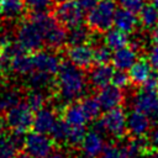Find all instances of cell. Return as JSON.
I'll return each instance as SVG.
<instances>
[{"label":"cell","mask_w":158,"mask_h":158,"mask_svg":"<svg viewBox=\"0 0 158 158\" xmlns=\"http://www.w3.org/2000/svg\"><path fill=\"white\" fill-rule=\"evenodd\" d=\"M56 79L57 95L62 102L77 101L86 93V75L83 69L75 67L69 60L62 62Z\"/></svg>","instance_id":"obj_1"},{"label":"cell","mask_w":158,"mask_h":158,"mask_svg":"<svg viewBox=\"0 0 158 158\" xmlns=\"http://www.w3.org/2000/svg\"><path fill=\"white\" fill-rule=\"evenodd\" d=\"M54 21L56 19L46 11L33 12L28 19L19 25L16 41L25 51L41 49L44 43V32Z\"/></svg>","instance_id":"obj_2"},{"label":"cell","mask_w":158,"mask_h":158,"mask_svg":"<svg viewBox=\"0 0 158 158\" xmlns=\"http://www.w3.org/2000/svg\"><path fill=\"white\" fill-rule=\"evenodd\" d=\"M116 9V2L114 0H98L96 5L88 11L86 22L89 28L98 32L109 30L112 26Z\"/></svg>","instance_id":"obj_3"},{"label":"cell","mask_w":158,"mask_h":158,"mask_svg":"<svg viewBox=\"0 0 158 158\" xmlns=\"http://www.w3.org/2000/svg\"><path fill=\"white\" fill-rule=\"evenodd\" d=\"M94 130L107 133L111 137L121 138L126 132V112L118 106L106 110L102 117L94 125Z\"/></svg>","instance_id":"obj_4"},{"label":"cell","mask_w":158,"mask_h":158,"mask_svg":"<svg viewBox=\"0 0 158 158\" xmlns=\"http://www.w3.org/2000/svg\"><path fill=\"white\" fill-rule=\"evenodd\" d=\"M7 127L16 132H26L32 127L33 111L26 102H19L4 114Z\"/></svg>","instance_id":"obj_5"},{"label":"cell","mask_w":158,"mask_h":158,"mask_svg":"<svg viewBox=\"0 0 158 158\" xmlns=\"http://www.w3.org/2000/svg\"><path fill=\"white\" fill-rule=\"evenodd\" d=\"M23 148L32 158H44L53 152L54 142L48 135L33 131L25 135Z\"/></svg>","instance_id":"obj_6"},{"label":"cell","mask_w":158,"mask_h":158,"mask_svg":"<svg viewBox=\"0 0 158 158\" xmlns=\"http://www.w3.org/2000/svg\"><path fill=\"white\" fill-rule=\"evenodd\" d=\"M84 14L85 12L80 9L77 0H67L64 2L57 4V7L54 10V19L62 26L72 28L83 23Z\"/></svg>","instance_id":"obj_7"},{"label":"cell","mask_w":158,"mask_h":158,"mask_svg":"<svg viewBox=\"0 0 158 158\" xmlns=\"http://www.w3.org/2000/svg\"><path fill=\"white\" fill-rule=\"evenodd\" d=\"M133 109L139 110L149 117H158V91L151 89H141L132 98Z\"/></svg>","instance_id":"obj_8"},{"label":"cell","mask_w":158,"mask_h":158,"mask_svg":"<svg viewBox=\"0 0 158 158\" xmlns=\"http://www.w3.org/2000/svg\"><path fill=\"white\" fill-rule=\"evenodd\" d=\"M32 59V65L33 70L43 72L47 74H56L59 69L60 65V58L58 57L57 53L53 51H47V49H37L35 53L31 56Z\"/></svg>","instance_id":"obj_9"},{"label":"cell","mask_w":158,"mask_h":158,"mask_svg":"<svg viewBox=\"0 0 158 158\" xmlns=\"http://www.w3.org/2000/svg\"><path fill=\"white\" fill-rule=\"evenodd\" d=\"M151 128V117L139 110H131L126 115V130L132 137L142 138Z\"/></svg>","instance_id":"obj_10"},{"label":"cell","mask_w":158,"mask_h":158,"mask_svg":"<svg viewBox=\"0 0 158 158\" xmlns=\"http://www.w3.org/2000/svg\"><path fill=\"white\" fill-rule=\"evenodd\" d=\"M68 60L80 69H88L94 63V48L88 43L69 46L67 51Z\"/></svg>","instance_id":"obj_11"},{"label":"cell","mask_w":158,"mask_h":158,"mask_svg":"<svg viewBox=\"0 0 158 158\" xmlns=\"http://www.w3.org/2000/svg\"><path fill=\"white\" fill-rule=\"evenodd\" d=\"M79 146L83 152V156L88 158H98L105 147V139L101 132L91 130L85 132Z\"/></svg>","instance_id":"obj_12"},{"label":"cell","mask_w":158,"mask_h":158,"mask_svg":"<svg viewBox=\"0 0 158 158\" xmlns=\"http://www.w3.org/2000/svg\"><path fill=\"white\" fill-rule=\"evenodd\" d=\"M96 99L101 106V110H110L121 106L123 102V93L122 89L115 86L114 84H107L104 88L99 89V93L96 95Z\"/></svg>","instance_id":"obj_13"},{"label":"cell","mask_w":158,"mask_h":158,"mask_svg":"<svg viewBox=\"0 0 158 158\" xmlns=\"http://www.w3.org/2000/svg\"><path fill=\"white\" fill-rule=\"evenodd\" d=\"M25 133L12 131V133L0 135V158H14L17 151L23 147Z\"/></svg>","instance_id":"obj_14"},{"label":"cell","mask_w":158,"mask_h":158,"mask_svg":"<svg viewBox=\"0 0 158 158\" xmlns=\"http://www.w3.org/2000/svg\"><path fill=\"white\" fill-rule=\"evenodd\" d=\"M57 120L58 118H57L56 111L52 107L43 106V107L38 109L37 111H35V114H33V118H32L33 131L48 135L51 132V130L53 128L54 123L57 122Z\"/></svg>","instance_id":"obj_15"},{"label":"cell","mask_w":158,"mask_h":158,"mask_svg":"<svg viewBox=\"0 0 158 158\" xmlns=\"http://www.w3.org/2000/svg\"><path fill=\"white\" fill-rule=\"evenodd\" d=\"M138 59V49L135 46H123L112 52L111 62L118 70H128L130 67Z\"/></svg>","instance_id":"obj_16"},{"label":"cell","mask_w":158,"mask_h":158,"mask_svg":"<svg viewBox=\"0 0 158 158\" xmlns=\"http://www.w3.org/2000/svg\"><path fill=\"white\" fill-rule=\"evenodd\" d=\"M114 68L106 63V64H96L95 67L90 68L89 74L86 77L88 83L90 84L91 88L94 89H101L105 85L111 83L112 74H114Z\"/></svg>","instance_id":"obj_17"},{"label":"cell","mask_w":158,"mask_h":158,"mask_svg":"<svg viewBox=\"0 0 158 158\" xmlns=\"http://www.w3.org/2000/svg\"><path fill=\"white\" fill-rule=\"evenodd\" d=\"M139 23V20L137 17V14L132 12V11H128L126 9H116V12H115V16H114V22L112 25L123 31L125 33H132L137 26Z\"/></svg>","instance_id":"obj_18"},{"label":"cell","mask_w":158,"mask_h":158,"mask_svg":"<svg viewBox=\"0 0 158 158\" xmlns=\"http://www.w3.org/2000/svg\"><path fill=\"white\" fill-rule=\"evenodd\" d=\"M44 43L51 49H59L67 43V30L57 20L46 30Z\"/></svg>","instance_id":"obj_19"},{"label":"cell","mask_w":158,"mask_h":158,"mask_svg":"<svg viewBox=\"0 0 158 158\" xmlns=\"http://www.w3.org/2000/svg\"><path fill=\"white\" fill-rule=\"evenodd\" d=\"M63 120L69 126H85L89 120L80 105V102H68L63 109Z\"/></svg>","instance_id":"obj_20"},{"label":"cell","mask_w":158,"mask_h":158,"mask_svg":"<svg viewBox=\"0 0 158 158\" xmlns=\"http://www.w3.org/2000/svg\"><path fill=\"white\" fill-rule=\"evenodd\" d=\"M152 65L147 59H137L128 69V78L130 81L135 85H143L149 75L153 73Z\"/></svg>","instance_id":"obj_21"},{"label":"cell","mask_w":158,"mask_h":158,"mask_svg":"<svg viewBox=\"0 0 158 158\" xmlns=\"http://www.w3.org/2000/svg\"><path fill=\"white\" fill-rule=\"evenodd\" d=\"M26 5L23 0H1V16L7 21H15L23 16Z\"/></svg>","instance_id":"obj_22"},{"label":"cell","mask_w":158,"mask_h":158,"mask_svg":"<svg viewBox=\"0 0 158 158\" xmlns=\"http://www.w3.org/2000/svg\"><path fill=\"white\" fill-rule=\"evenodd\" d=\"M7 65H9V69L17 75H27L33 70L31 56H27L26 52L10 58L7 62Z\"/></svg>","instance_id":"obj_23"},{"label":"cell","mask_w":158,"mask_h":158,"mask_svg":"<svg viewBox=\"0 0 158 158\" xmlns=\"http://www.w3.org/2000/svg\"><path fill=\"white\" fill-rule=\"evenodd\" d=\"M104 44L107 46L111 51H115L117 48H121L126 44H128V33H125L123 31L118 28H109L104 33Z\"/></svg>","instance_id":"obj_24"},{"label":"cell","mask_w":158,"mask_h":158,"mask_svg":"<svg viewBox=\"0 0 158 158\" xmlns=\"http://www.w3.org/2000/svg\"><path fill=\"white\" fill-rule=\"evenodd\" d=\"M21 101V91L17 88L7 86L0 89V115Z\"/></svg>","instance_id":"obj_25"},{"label":"cell","mask_w":158,"mask_h":158,"mask_svg":"<svg viewBox=\"0 0 158 158\" xmlns=\"http://www.w3.org/2000/svg\"><path fill=\"white\" fill-rule=\"evenodd\" d=\"M27 85L30 86V89H40V90H46L48 89L52 83V75L43 73V72H38V70H32L30 74H27Z\"/></svg>","instance_id":"obj_26"},{"label":"cell","mask_w":158,"mask_h":158,"mask_svg":"<svg viewBox=\"0 0 158 158\" xmlns=\"http://www.w3.org/2000/svg\"><path fill=\"white\" fill-rule=\"evenodd\" d=\"M90 38H91L90 30L81 25L74 26V27L69 28V31H67V43L69 46L88 43V41Z\"/></svg>","instance_id":"obj_27"},{"label":"cell","mask_w":158,"mask_h":158,"mask_svg":"<svg viewBox=\"0 0 158 158\" xmlns=\"http://www.w3.org/2000/svg\"><path fill=\"white\" fill-rule=\"evenodd\" d=\"M139 14V22L143 25L146 28H154L158 25V9L154 7L152 4L146 5L141 9Z\"/></svg>","instance_id":"obj_28"},{"label":"cell","mask_w":158,"mask_h":158,"mask_svg":"<svg viewBox=\"0 0 158 158\" xmlns=\"http://www.w3.org/2000/svg\"><path fill=\"white\" fill-rule=\"evenodd\" d=\"M120 148L123 158H139L144 151V143L139 137H135L133 139L123 143Z\"/></svg>","instance_id":"obj_29"},{"label":"cell","mask_w":158,"mask_h":158,"mask_svg":"<svg viewBox=\"0 0 158 158\" xmlns=\"http://www.w3.org/2000/svg\"><path fill=\"white\" fill-rule=\"evenodd\" d=\"M88 120H96L100 116L101 112V106L96 99V96H85L83 98L81 102H80Z\"/></svg>","instance_id":"obj_30"},{"label":"cell","mask_w":158,"mask_h":158,"mask_svg":"<svg viewBox=\"0 0 158 158\" xmlns=\"http://www.w3.org/2000/svg\"><path fill=\"white\" fill-rule=\"evenodd\" d=\"M69 128H70V126L64 120H57V122L54 123L53 128L49 132L51 138L53 139V142L54 143H58V144L67 143Z\"/></svg>","instance_id":"obj_31"},{"label":"cell","mask_w":158,"mask_h":158,"mask_svg":"<svg viewBox=\"0 0 158 158\" xmlns=\"http://www.w3.org/2000/svg\"><path fill=\"white\" fill-rule=\"evenodd\" d=\"M32 111H37L38 109L46 106L47 104V95L44 93V90H40V89H31V91H28L27 96H26V101H25Z\"/></svg>","instance_id":"obj_32"},{"label":"cell","mask_w":158,"mask_h":158,"mask_svg":"<svg viewBox=\"0 0 158 158\" xmlns=\"http://www.w3.org/2000/svg\"><path fill=\"white\" fill-rule=\"evenodd\" d=\"M85 132H86L85 126H70L68 138H67V143L72 147L79 146L84 135H85Z\"/></svg>","instance_id":"obj_33"},{"label":"cell","mask_w":158,"mask_h":158,"mask_svg":"<svg viewBox=\"0 0 158 158\" xmlns=\"http://www.w3.org/2000/svg\"><path fill=\"white\" fill-rule=\"evenodd\" d=\"M112 52L111 49L105 44H99L94 48V62L96 64H106L111 60Z\"/></svg>","instance_id":"obj_34"},{"label":"cell","mask_w":158,"mask_h":158,"mask_svg":"<svg viewBox=\"0 0 158 158\" xmlns=\"http://www.w3.org/2000/svg\"><path fill=\"white\" fill-rule=\"evenodd\" d=\"M111 84H114L115 86H117L120 89L126 88L130 84V78H128V74L126 73V70L116 69V72H114V74H112Z\"/></svg>","instance_id":"obj_35"},{"label":"cell","mask_w":158,"mask_h":158,"mask_svg":"<svg viewBox=\"0 0 158 158\" xmlns=\"http://www.w3.org/2000/svg\"><path fill=\"white\" fill-rule=\"evenodd\" d=\"M23 2L26 7H28L33 12L46 11L52 5V0H23Z\"/></svg>","instance_id":"obj_36"},{"label":"cell","mask_w":158,"mask_h":158,"mask_svg":"<svg viewBox=\"0 0 158 158\" xmlns=\"http://www.w3.org/2000/svg\"><path fill=\"white\" fill-rule=\"evenodd\" d=\"M98 158H123L121 148L115 144H105Z\"/></svg>","instance_id":"obj_37"},{"label":"cell","mask_w":158,"mask_h":158,"mask_svg":"<svg viewBox=\"0 0 158 158\" xmlns=\"http://www.w3.org/2000/svg\"><path fill=\"white\" fill-rule=\"evenodd\" d=\"M118 4L122 9L138 14L141 9L144 6V0H118Z\"/></svg>","instance_id":"obj_38"},{"label":"cell","mask_w":158,"mask_h":158,"mask_svg":"<svg viewBox=\"0 0 158 158\" xmlns=\"http://www.w3.org/2000/svg\"><path fill=\"white\" fill-rule=\"evenodd\" d=\"M147 60L149 62V64L152 65V68H154L156 70H158V44L154 43V44L149 48Z\"/></svg>","instance_id":"obj_39"},{"label":"cell","mask_w":158,"mask_h":158,"mask_svg":"<svg viewBox=\"0 0 158 158\" xmlns=\"http://www.w3.org/2000/svg\"><path fill=\"white\" fill-rule=\"evenodd\" d=\"M146 89H151V90H157L158 89V74L152 73L149 75V78L146 80V83L142 85Z\"/></svg>","instance_id":"obj_40"},{"label":"cell","mask_w":158,"mask_h":158,"mask_svg":"<svg viewBox=\"0 0 158 158\" xmlns=\"http://www.w3.org/2000/svg\"><path fill=\"white\" fill-rule=\"evenodd\" d=\"M77 2H78V5L80 6V9L84 12H88L96 5L98 0H77Z\"/></svg>","instance_id":"obj_41"},{"label":"cell","mask_w":158,"mask_h":158,"mask_svg":"<svg viewBox=\"0 0 158 158\" xmlns=\"http://www.w3.org/2000/svg\"><path fill=\"white\" fill-rule=\"evenodd\" d=\"M44 158H69V156L63 151H57V152H52Z\"/></svg>","instance_id":"obj_42"},{"label":"cell","mask_w":158,"mask_h":158,"mask_svg":"<svg viewBox=\"0 0 158 158\" xmlns=\"http://www.w3.org/2000/svg\"><path fill=\"white\" fill-rule=\"evenodd\" d=\"M151 143L156 149H158V127L151 135Z\"/></svg>","instance_id":"obj_43"},{"label":"cell","mask_w":158,"mask_h":158,"mask_svg":"<svg viewBox=\"0 0 158 158\" xmlns=\"http://www.w3.org/2000/svg\"><path fill=\"white\" fill-rule=\"evenodd\" d=\"M6 128H7V125L5 122V118H4V116L0 115V135L1 133H5L6 132Z\"/></svg>","instance_id":"obj_44"},{"label":"cell","mask_w":158,"mask_h":158,"mask_svg":"<svg viewBox=\"0 0 158 158\" xmlns=\"http://www.w3.org/2000/svg\"><path fill=\"white\" fill-rule=\"evenodd\" d=\"M14 158H32V157H30V156H28V154L25 152V153H17V154H16Z\"/></svg>","instance_id":"obj_45"},{"label":"cell","mask_w":158,"mask_h":158,"mask_svg":"<svg viewBox=\"0 0 158 158\" xmlns=\"http://www.w3.org/2000/svg\"><path fill=\"white\" fill-rule=\"evenodd\" d=\"M151 4H152L154 7H157V9H158V0H151Z\"/></svg>","instance_id":"obj_46"},{"label":"cell","mask_w":158,"mask_h":158,"mask_svg":"<svg viewBox=\"0 0 158 158\" xmlns=\"http://www.w3.org/2000/svg\"><path fill=\"white\" fill-rule=\"evenodd\" d=\"M67 0H52V2H56V4H60V2H64Z\"/></svg>","instance_id":"obj_47"},{"label":"cell","mask_w":158,"mask_h":158,"mask_svg":"<svg viewBox=\"0 0 158 158\" xmlns=\"http://www.w3.org/2000/svg\"><path fill=\"white\" fill-rule=\"evenodd\" d=\"M2 70H4V69H2V65H1V62H0V74H1Z\"/></svg>","instance_id":"obj_48"},{"label":"cell","mask_w":158,"mask_h":158,"mask_svg":"<svg viewBox=\"0 0 158 158\" xmlns=\"http://www.w3.org/2000/svg\"><path fill=\"white\" fill-rule=\"evenodd\" d=\"M0 17H1V0H0Z\"/></svg>","instance_id":"obj_49"},{"label":"cell","mask_w":158,"mask_h":158,"mask_svg":"<svg viewBox=\"0 0 158 158\" xmlns=\"http://www.w3.org/2000/svg\"><path fill=\"white\" fill-rule=\"evenodd\" d=\"M77 158H88V157H85V156H83V157H77Z\"/></svg>","instance_id":"obj_50"}]
</instances>
